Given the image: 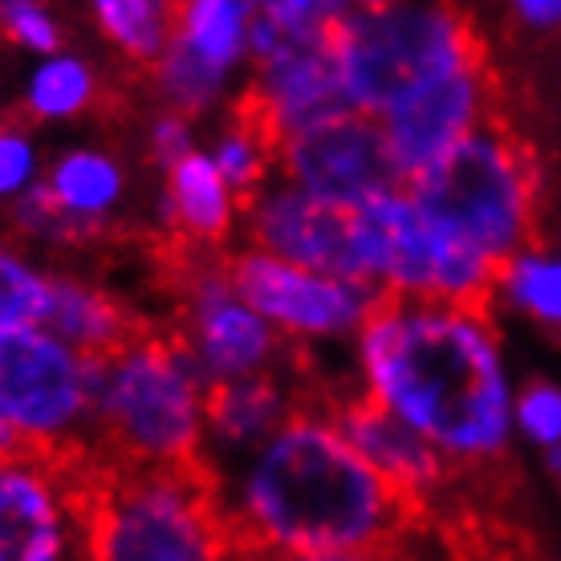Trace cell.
I'll use <instances>...</instances> for the list:
<instances>
[{"instance_id":"6da1fadb","label":"cell","mask_w":561,"mask_h":561,"mask_svg":"<svg viewBox=\"0 0 561 561\" xmlns=\"http://www.w3.org/2000/svg\"><path fill=\"white\" fill-rule=\"evenodd\" d=\"M351 351L358 399L420 432L448 468L513 448L517 382L489 309L382 301Z\"/></svg>"},{"instance_id":"7a4b0ae2","label":"cell","mask_w":561,"mask_h":561,"mask_svg":"<svg viewBox=\"0 0 561 561\" xmlns=\"http://www.w3.org/2000/svg\"><path fill=\"white\" fill-rule=\"evenodd\" d=\"M211 480L244 561L394 549L411 520V505L354 451L334 408L313 403Z\"/></svg>"},{"instance_id":"3957f363","label":"cell","mask_w":561,"mask_h":561,"mask_svg":"<svg viewBox=\"0 0 561 561\" xmlns=\"http://www.w3.org/2000/svg\"><path fill=\"white\" fill-rule=\"evenodd\" d=\"M211 387L175 334L139 330L99 370V463L204 468Z\"/></svg>"},{"instance_id":"277c9868","label":"cell","mask_w":561,"mask_h":561,"mask_svg":"<svg viewBox=\"0 0 561 561\" xmlns=\"http://www.w3.org/2000/svg\"><path fill=\"white\" fill-rule=\"evenodd\" d=\"M90 561H244L208 468H90Z\"/></svg>"},{"instance_id":"5b68a950","label":"cell","mask_w":561,"mask_h":561,"mask_svg":"<svg viewBox=\"0 0 561 561\" xmlns=\"http://www.w3.org/2000/svg\"><path fill=\"white\" fill-rule=\"evenodd\" d=\"M484 61L477 25L448 4H346L334 25V70L346 111L379 123L411 90Z\"/></svg>"},{"instance_id":"8992f818","label":"cell","mask_w":561,"mask_h":561,"mask_svg":"<svg viewBox=\"0 0 561 561\" xmlns=\"http://www.w3.org/2000/svg\"><path fill=\"white\" fill-rule=\"evenodd\" d=\"M403 187L435 225L456 232L492 265H505L534 244L537 163L501 118Z\"/></svg>"},{"instance_id":"52a82bcc","label":"cell","mask_w":561,"mask_h":561,"mask_svg":"<svg viewBox=\"0 0 561 561\" xmlns=\"http://www.w3.org/2000/svg\"><path fill=\"white\" fill-rule=\"evenodd\" d=\"M351 220L358 285L375 289L382 301L489 309L501 265L435 225L408 187L351 211Z\"/></svg>"},{"instance_id":"ba28073f","label":"cell","mask_w":561,"mask_h":561,"mask_svg":"<svg viewBox=\"0 0 561 561\" xmlns=\"http://www.w3.org/2000/svg\"><path fill=\"white\" fill-rule=\"evenodd\" d=\"M342 0H261L253 21V66L240 111L285 142L346 111L334 70V25Z\"/></svg>"},{"instance_id":"9c48e42d","label":"cell","mask_w":561,"mask_h":561,"mask_svg":"<svg viewBox=\"0 0 561 561\" xmlns=\"http://www.w3.org/2000/svg\"><path fill=\"white\" fill-rule=\"evenodd\" d=\"M99 370L102 358L73 351L49 330L0 346V408L25 456L99 463Z\"/></svg>"},{"instance_id":"30bf717a","label":"cell","mask_w":561,"mask_h":561,"mask_svg":"<svg viewBox=\"0 0 561 561\" xmlns=\"http://www.w3.org/2000/svg\"><path fill=\"white\" fill-rule=\"evenodd\" d=\"M225 268L237 294L273 325V334L285 346L354 342L370 322V313L382 306V297L358 280L289 265L249 244L228 253Z\"/></svg>"},{"instance_id":"8fae6325","label":"cell","mask_w":561,"mask_h":561,"mask_svg":"<svg viewBox=\"0 0 561 561\" xmlns=\"http://www.w3.org/2000/svg\"><path fill=\"white\" fill-rule=\"evenodd\" d=\"M175 337L208 387L289 370V346L228 277L225 256H192L180 280Z\"/></svg>"},{"instance_id":"7c38bea8","label":"cell","mask_w":561,"mask_h":561,"mask_svg":"<svg viewBox=\"0 0 561 561\" xmlns=\"http://www.w3.org/2000/svg\"><path fill=\"white\" fill-rule=\"evenodd\" d=\"M253 0H183L175 4V42L151 78L159 106L192 123L232 102L253 66Z\"/></svg>"},{"instance_id":"4fadbf2b","label":"cell","mask_w":561,"mask_h":561,"mask_svg":"<svg viewBox=\"0 0 561 561\" xmlns=\"http://www.w3.org/2000/svg\"><path fill=\"white\" fill-rule=\"evenodd\" d=\"M90 468L0 460V561H90Z\"/></svg>"},{"instance_id":"5bb4252c","label":"cell","mask_w":561,"mask_h":561,"mask_svg":"<svg viewBox=\"0 0 561 561\" xmlns=\"http://www.w3.org/2000/svg\"><path fill=\"white\" fill-rule=\"evenodd\" d=\"M277 175L337 211H358L403 187L375 118L342 111L277 147Z\"/></svg>"},{"instance_id":"9a60e30c","label":"cell","mask_w":561,"mask_h":561,"mask_svg":"<svg viewBox=\"0 0 561 561\" xmlns=\"http://www.w3.org/2000/svg\"><path fill=\"white\" fill-rule=\"evenodd\" d=\"M496 118V82L489 61L463 66L435 82L411 90L379 118L382 142L391 154L399 180L411 183L444 154H451L463 139H472Z\"/></svg>"},{"instance_id":"2e32d148","label":"cell","mask_w":561,"mask_h":561,"mask_svg":"<svg viewBox=\"0 0 561 561\" xmlns=\"http://www.w3.org/2000/svg\"><path fill=\"white\" fill-rule=\"evenodd\" d=\"M240 232H244L249 249H261L277 261L358 280L351 211H337L322 199L306 196L301 187L285 183L280 175L244 204Z\"/></svg>"},{"instance_id":"e0dca14e","label":"cell","mask_w":561,"mask_h":561,"mask_svg":"<svg viewBox=\"0 0 561 561\" xmlns=\"http://www.w3.org/2000/svg\"><path fill=\"white\" fill-rule=\"evenodd\" d=\"M42 196L66 228V240L90 244L118 220L130 196L127 163L102 142H73L45 163Z\"/></svg>"},{"instance_id":"ac0fdd59","label":"cell","mask_w":561,"mask_h":561,"mask_svg":"<svg viewBox=\"0 0 561 561\" xmlns=\"http://www.w3.org/2000/svg\"><path fill=\"white\" fill-rule=\"evenodd\" d=\"M294 375H256V379L225 382L208 394V439H204V468L211 477L228 472L232 463L249 460L256 448L294 420L301 408Z\"/></svg>"},{"instance_id":"d6986e66","label":"cell","mask_w":561,"mask_h":561,"mask_svg":"<svg viewBox=\"0 0 561 561\" xmlns=\"http://www.w3.org/2000/svg\"><path fill=\"white\" fill-rule=\"evenodd\" d=\"M334 420H337V427L346 432V439L354 444V451H358L411 508L420 505V501H427L432 492H439V484L451 477V468L444 463V456H439L420 432H411L403 420H394V415H387L382 408L366 403L358 394L337 403Z\"/></svg>"},{"instance_id":"ffe728a7","label":"cell","mask_w":561,"mask_h":561,"mask_svg":"<svg viewBox=\"0 0 561 561\" xmlns=\"http://www.w3.org/2000/svg\"><path fill=\"white\" fill-rule=\"evenodd\" d=\"M159 220L180 244L208 256L240 232L244 199L228 187L220 171L211 168L208 154L196 151L192 159H183L180 168L163 171Z\"/></svg>"},{"instance_id":"44dd1931","label":"cell","mask_w":561,"mask_h":561,"mask_svg":"<svg viewBox=\"0 0 561 561\" xmlns=\"http://www.w3.org/2000/svg\"><path fill=\"white\" fill-rule=\"evenodd\" d=\"M45 330L70 342L73 351L90 354V358H106L118 346H127L142 325L130 313L123 297H114L102 280L70 273V268H54V294H49V318Z\"/></svg>"},{"instance_id":"7402d4cb","label":"cell","mask_w":561,"mask_h":561,"mask_svg":"<svg viewBox=\"0 0 561 561\" xmlns=\"http://www.w3.org/2000/svg\"><path fill=\"white\" fill-rule=\"evenodd\" d=\"M102 73L90 57L61 49L54 57H42L33 70L25 73L21 85V106H25L28 123L57 127V123H73L99 106Z\"/></svg>"},{"instance_id":"603a6c76","label":"cell","mask_w":561,"mask_h":561,"mask_svg":"<svg viewBox=\"0 0 561 561\" xmlns=\"http://www.w3.org/2000/svg\"><path fill=\"white\" fill-rule=\"evenodd\" d=\"M94 25L127 66L151 73L175 42V4L168 0H94Z\"/></svg>"},{"instance_id":"cb8c5ba5","label":"cell","mask_w":561,"mask_h":561,"mask_svg":"<svg viewBox=\"0 0 561 561\" xmlns=\"http://www.w3.org/2000/svg\"><path fill=\"white\" fill-rule=\"evenodd\" d=\"M492 301L508 306L517 318L534 322L546 334H561V253L529 244L496 268Z\"/></svg>"},{"instance_id":"d4e9b609","label":"cell","mask_w":561,"mask_h":561,"mask_svg":"<svg viewBox=\"0 0 561 561\" xmlns=\"http://www.w3.org/2000/svg\"><path fill=\"white\" fill-rule=\"evenodd\" d=\"M49 294H54V268L25 244L0 240V346L45 330Z\"/></svg>"},{"instance_id":"484cf974","label":"cell","mask_w":561,"mask_h":561,"mask_svg":"<svg viewBox=\"0 0 561 561\" xmlns=\"http://www.w3.org/2000/svg\"><path fill=\"white\" fill-rule=\"evenodd\" d=\"M204 154H208L211 168L225 175V183L244 204L277 180V142H273V135L256 123L253 114H244L240 106L225 127L211 135Z\"/></svg>"},{"instance_id":"4316f807","label":"cell","mask_w":561,"mask_h":561,"mask_svg":"<svg viewBox=\"0 0 561 561\" xmlns=\"http://www.w3.org/2000/svg\"><path fill=\"white\" fill-rule=\"evenodd\" d=\"M45 159L42 142L28 127L4 123L0 127V208H13L25 196H33L45 180Z\"/></svg>"},{"instance_id":"83f0119b","label":"cell","mask_w":561,"mask_h":561,"mask_svg":"<svg viewBox=\"0 0 561 561\" xmlns=\"http://www.w3.org/2000/svg\"><path fill=\"white\" fill-rule=\"evenodd\" d=\"M0 37L37 61L66 49V25L42 0H0Z\"/></svg>"},{"instance_id":"f1b7e54d","label":"cell","mask_w":561,"mask_h":561,"mask_svg":"<svg viewBox=\"0 0 561 561\" xmlns=\"http://www.w3.org/2000/svg\"><path fill=\"white\" fill-rule=\"evenodd\" d=\"M513 432L537 451L561 448V382L541 375L520 382L513 403Z\"/></svg>"},{"instance_id":"f546056e","label":"cell","mask_w":561,"mask_h":561,"mask_svg":"<svg viewBox=\"0 0 561 561\" xmlns=\"http://www.w3.org/2000/svg\"><path fill=\"white\" fill-rule=\"evenodd\" d=\"M142 142H147V154H151L154 168H180L183 159H192L199 147V135H196V123L187 118V114H175L168 106H159V111L147 118V130H142Z\"/></svg>"},{"instance_id":"4dcf8cb0","label":"cell","mask_w":561,"mask_h":561,"mask_svg":"<svg viewBox=\"0 0 561 561\" xmlns=\"http://www.w3.org/2000/svg\"><path fill=\"white\" fill-rule=\"evenodd\" d=\"M513 25L525 28V33H537V37H553L561 33V0H517L513 9Z\"/></svg>"},{"instance_id":"1f68e13d","label":"cell","mask_w":561,"mask_h":561,"mask_svg":"<svg viewBox=\"0 0 561 561\" xmlns=\"http://www.w3.org/2000/svg\"><path fill=\"white\" fill-rule=\"evenodd\" d=\"M285 561H408L399 549H363V553H322V558H285Z\"/></svg>"},{"instance_id":"d6a6232c","label":"cell","mask_w":561,"mask_h":561,"mask_svg":"<svg viewBox=\"0 0 561 561\" xmlns=\"http://www.w3.org/2000/svg\"><path fill=\"white\" fill-rule=\"evenodd\" d=\"M9 456H21V448H16V435L9 427V420H4V408H0V460H9Z\"/></svg>"},{"instance_id":"836d02e7","label":"cell","mask_w":561,"mask_h":561,"mask_svg":"<svg viewBox=\"0 0 561 561\" xmlns=\"http://www.w3.org/2000/svg\"><path fill=\"white\" fill-rule=\"evenodd\" d=\"M541 463H546V472L561 484V448L553 451H541Z\"/></svg>"},{"instance_id":"e575fe53","label":"cell","mask_w":561,"mask_h":561,"mask_svg":"<svg viewBox=\"0 0 561 561\" xmlns=\"http://www.w3.org/2000/svg\"><path fill=\"white\" fill-rule=\"evenodd\" d=\"M0 228H4V211H0Z\"/></svg>"},{"instance_id":"d590c367","label":"cell","mask_w":561,"mask_h":561,"mask_svg":"<svg viewBox=\"0 0 561 561\" xmlns=\"http://www.w3.org/2000/svg\"><path fill=\"white\" fill-rule=\"evenodd\" d=\"M0 127H4V118H0Z\"/></svg>"}]
</instances>
